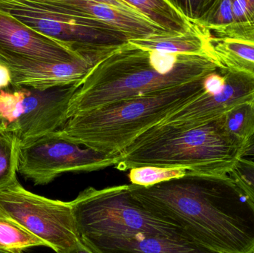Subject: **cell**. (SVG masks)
<instances>
[{
    "instance_id": "cell-1",
    "label": "cell",
    "mask_w": 254,
    "mask_h": 253,
    "mask_svg": "<svg viewBox=\"0 0 254 253\" xmlns=\"http://www.w3.org/2000/svg\"><path fill=\"white\" fill-rule=\"evenodd\" d=\"M149 212L219 253H254V204L228 175L188 172L152 187L128 184Z\"/></svg>"
},
{
    "instance_id": "cell-2",
    "label": "cell",
    "mask_w": 254,
    "mask_h": 253,
    "mask_svg": "<svg viewBox=\"0 0 254 253\" xmlns=\"http://www.w3.org/2000/svg\"><path fill=\"white\" fill-rule=\"evenodd\" d=\"M220 68L210 58L143 50L127 41L100 59L78 83L68 117L203 80Z\"/></svg>"
},
{
    "instance_id": "cell-3",
    "label": "cell",
    "mask_w": 254,
    "mask_h": 253,
    "mask_svg": "<svg viewBox=\"0 0 254 253\" xmlns=\"http://www.w3.org/2000/svg\"><path fill=\"white\" fill-rule=\"evenodd\" d=\"M204 79L74 116L58 134L68 142L118 155L146 131L199 96L205 89Z\"/></svg>"
},
{
    "instance_id": "cell-4",
    "label": "cell",
    "mask_w": 254,
    "mask_h": 253,
    "mask_svg": "<svg viewBox=\"0 0 254 253\" xmlns=\"http://www.w3.org/2000/svg\"><path fill=\"white\" fill-rule=\"evenodd\" d=\"M242 150L224 135L219 119L188 129L155 126L120 154L121 171L152 166L180 168L190 173L228 175Z\"/></svg>"
},
{
    "instance_id": "cell-5",
    "label": "cell",
    "mask_w": 254,
    "mask_h": 253,
    "mask_svg": "<svg viewBox=\"0 0 254 253\" xmlns=\"http://www.w3.org/2000/svg\"><path fill=\"white\" fill-rule=\"evenodd\" d=\"M71 203L81 238H129L146 234L189 239L183 230L145 209L133 197L128 185L101 190L89 187Z\"/></svg>"
},
{
    "instance_id": "cell-6",
    "label": "cell",
    "mask_w": 254,
    "mask_h": 253,
    "mask_svg": "<svg viewBox=\"0 0 254 253\" xmlns=\"http://www.w3.org/2000/svg\"><path fill=\"white\" fill-rule=\"evenodd\" d=\"M0 10L85 56H104L128 41L109 25L71 13L52 0H0Z\"/></svg>"
},
{
    "instance_id": "cell-7",
    "label": "cell",
    "mask_w": 254,
    "mask_h": 253,
    "mask_svg": "<svg viewBox=\"0 0 254 253\" xmlns=\"http://www.w3.org/2000/svg\"><path fill=\"white\" fill-rule=\"evenodd\" d=\"M0 214L62 253L81 242L71 202L48 199L24 188L17 178L0 189Z\"/></svg>"
},
{
    "instance_id": "cell-8",
    "label": "cell",
    "mask_w": 254,
    "mask_h": 253,
    "mask_svg": "<svg viewBox=\"0 0 254 253\" xmlns=\"http://www.w3.org/2000/svg\"><path fill=\"white\" fill-rule=\"evenodd\" d=\"M107 155L63 139L58 131L20 144L18 172L34 185H46L67 172L102 170L119 163Z\"/></svg>"
},
{
    "instance_id": "cell-9",
    "label": "cell",
    "mask_w": 254,
    "mask_h": 253,
    "mask_svg": "<svg viewBox=\"0 0 254 253\" xmlns=\"http://www.w3.org/2000/svg\"><path fill=\"white\" fill-rule=\"evenodd\" d=\"M204 79V92L157 126L188 129L217 120L237 104L254 96V76L231 70Z\"/></svg>"
},
{
    "instance_id": "cell-10",
    "label": "cell",
    "mask_w": 254,
    "mask_h": 253,
    "mask_svg": "<svg viewBox=\"0 0 254 253\" xmlns=\"http://www.w3.org/2000/svg\"><path fill=\"white\" fill-rule=\"evenodd\" d=\"M77 87L74 84L47 90L21 88L24 97L20 116L7 131L14 132L22 144L62 129L68 121L70 101Z\"/></svg>"
},
{
    "instance_id": "cell-11",
    "label": "cell",
    "mask_w": 254,
    "mask_h": 253,
    "mask_svg": "<svg viewBox=\"0 0 254 253\" xmlns=\"http://www.w3.org/2000/svg\"><path fill=\"white\" fill-rule=\"evenodd\" d=\"M65 10L114 28L128 40L172 35L127 0H52Z\"/></svg>"
},
{
    "instance_id": "cell-12",
    "label": "cell",
    "mask_w": 254,
    "mask_h": 253,
    "mask_svg": "<svg viewBox=\"0 0 254 253\" xmlns=\"http://www.w3.org/2000/svg\"><path fill=\"white\" fill-rule=\"evenodd\" d=\"M0 56L43 62H67L85 55L31 29L0 10Z\"/></svg>"
},
{
    "instance_id": "cell-13",
    "label": "cell",
    "mask_w": 254,
    "mask_h": 253,
    "mask_svg": "<svg viewBox=\"0 0 254 253\" xmlns=\"http://www.w3.org/2000/svg\"><path fill=\"white\" fill-rule=\"evenodd\" d=\"M106 56V55H105ZM104 56H86L67 62H43L0 56L10 72L12 87L47 90L77 85Z\"/></svg>"
},
{
    "instance_id": "cell-14",
    "label": "cell",
    "mask_w": 254,
    "mask_h": 253,
    "mask_svg": "<svg viewBox=\"0 0 254 253\" xmlns=\"http://www.w3.org/2000/svg\"><path fill=\"white\" fill-rule=\"evenodd\" d=\"M98 253H219L184 237L140 234L129 238H81Z\"/></svg>"
},
{
    "instance_id": "cell-15",
    "label": "cell",
    "mask_w": 254,
    "mask_h": 253,
    "mask_svg": "<svg viewBox=\"0 0 254 253\" xmlns=\"http://www.w3.org/2000/svg\"><path fill=\"white\" fill-rule=\"evenodd\" d=\"M211 38V34L208 31L193 23L192 28L185 34L129 40L128 42L143 50L170 54L204 56L215 61Z\"/></svg>"
},
{
    "instance_id": "cell-16",
    "label": "cell",
    "mask_w": 254,
    "mask_h": 253,
    "mask_svg": "<svg viewBox=\"0 0 254 253\" xmlns=\"http://www.w3.org/2000/svg\"><path fill=\"white\" fill-rule=\"evenodd\" d=\"M214 60L221 68L254 76V40L212 37Z\"/></svg>"
},
{
    "instance_id": "cell-17",
    "label": "cell",
    "mask_w": 254,
    "mask_h": 253,
    "mask_svg": "<svg viewBox=\"0 0 254 253\" xmlns=\"http://www.w3.org/2000/svg\"><path fill=\"white\" fill-rule=\"evenodd\" d=\"M127 1L172 35L185 34L193 25V23L187 17L177 1Z\"/></svg>"
},
{
    "instance_id": "cell-18",
    "label": "cell",
    "mask_w": 254,
    "mask_h": 253,
    "mask_svg": "<svg viewBox=\"0 0 254 253\" xmlns=\"http://www.w3.org/2000/svg\"><path fill=\"white\" fill-rule=\"evenodd\" d=\"M219 122L225 137L243 150L254 136V96L228 110Z\"/></svg>"
},
{
    "instance_id": "cell-19",
    "label": "cell",
    "mask_w": 254,
    "mask_h": 253,
    "mask_svg": "<svg viewBox=\"0 0 254 253\" xmlns=\"http://www.w3.org/2000/svg\"><path fill=\"white\" fill-rule=\"evenodd\" d=\"M36 247L48 248V245L13 220L0 214V250L22 252Z\"/></svg>"
},
{
    "instance_id": "cell-20",
    "label": "cell",
    "mask_w": 254,
    "mask_h": 253,
    "mask_svg": "<svg viewBox=\"0 0 254 253\" xmlns=\"http://www.w3.org/2000/svg\"><path fill=\"white\" fill-rule=\"evenodd\" d=\"M20 144L14 132H0V189L17 178Z\"/></svg>"
},
{
    "instance_id": "cell-21",
    "label": "cell",
    "mask_w": 254,
    "mask_h": 253,
    "mask_svg": "<svg viewBox=\"0 0 254 253\" xmlns=\"http://www.w3.org/2000/svg\"><path fill=\"white\" fill-rule=\"evenodd\" d=\"M188 173L186 169L180 168L146 166L130 169L128 178L132 185L146 187L182 178Z\"/></svg>"
},
{
    "instance_id": "cell-22",
    "label": "cell",
    "mask_w": 254,
    "mask_h": 253,
    "mask_svg": "<svg viewBox=\"0 0 254 253\" xmlns=\"http://www.w3.org/2000/svg\"><path fill=\"white\" fill-rule=\"evenodd\" d=\"M228 175L254 204V162L240 158Z\"/></svg>"
},
{
    "instance_id": "cell-23",
    "label": "cell",
    "mask_w": 254,
    "mask_h": 253,
    "mask_svg": "<svg viewBox=\"0 0 254 253\" xmlns=\"http://www.w3.org/2000/svg\"><path fill=\"white\" fill-rule=\"evenodd\" d=\"M23 91L21 88L12 92H0V115L9 126L16 121L21 114Z\"/></svg>"
},
{
    "instance_id": "cell-24",
    "label": "cell",
    "mask_w": 254,
    "mask_h": 253,
    "mask_svg": "<svg viewBox=\"0 0 254 253\" xmlns=\"http://www.w3.org/2000/svg\"><path fill=\"white\" fill-rule=\"evenodd\" d=\"M11 84V77H10L9 70L4 65L0 64V92L4 90Z\"/></svg>"
},
{
    "instance_id": "cell-25",
    "label": "cell",
    "mask_w": 254,
    "mask_h": 253,
    "mask_svg": "<svg viewBox=\"0 0 254 253\" xmlns=\"http://www.w3.org/2000/svg\"><path fill=\"white\" fill-rule=\"evenodd\" d=\"M240 158L254 162V136L242 150Z\"/></svg>"
},
{
    "instance_id": "cell-26",
    "label": "cell",
    "mask_w": 254,
    "mask_h": 253,
    "mask_svg": "<svg viewBox=\"0 0 254 253\" xmlns=\"http://www.w3.org/2000/svg\"><path fill=\"white\" fill-rule=\"evenodd\" d=\"M62 253H98L92 247L89 246L86 244L83 239H81V242L71 250L65 251Z\"/></svg>"
},
{
    "instance_id": "cell-27",
    "label": "cell",
    "mask_w": 254,
    "mask_h": 253,
    "mask_svg": "<svg viewBox=\"0 0 254 253\" xmlns=\"http://www.w3.org/2000/svg\"><path fill=\"white\" fill-rule=\"evenodd\" d=\"M7 129H8V124L0 115V132H5Z\"/></svg>"
},
{
    "instance_id": "cell-28",
    "label": "cell",
    "mask_w": 254,
    "mask_h": 253,
    "mask_svg": "<svg viewBox=\"0 0 254 253\" xmlns=\"http://www.w3.org/2000/svg\"><path fill=\"white\" fill-rule=\"evenodd\" d=\"M0 253H22V251H1L0 250Z\"/></svg>"
}]
</instances>
